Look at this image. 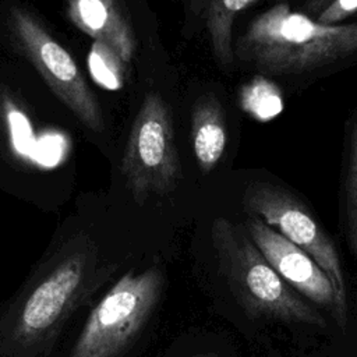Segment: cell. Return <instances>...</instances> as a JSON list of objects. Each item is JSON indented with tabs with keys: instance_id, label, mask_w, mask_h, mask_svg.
<instances>
[{
	"instance_id": "1",
	"label": "cell",
	"mask_w": 357,
	"mask_h": 357,
	"mask_svg": "<svg viewBox=\"0 0 357 357\" xmlns=\"http://www.w3.org/2000/svg\"><path fill=\"white\" fill-rule=\"evenodd\" d=\"M124 264L86 229L59 236L0 305V357H64Z\"/></svg>"
},
{
	"instance_id": "2",
	"label": "cell",
	"mask_w": 357,
	"mask_h": 357,
	"mask_svg": "<svg viewBox=\"0 0 357 357\" xmlns=\"http://www.w3.org/2000/svg\"><path fill=\"white\" fill-rule=\"evenodd\" d=\"M234 59L271 75L303 74L357 53V22L328 25L276 3L236 40Z\"/></svg>"
},
{
	"instance_id": "3",
	"label": "cell",
	"mask_w": 357,
	"mask_h": 357,
	"mask_svg": "<svg viewBox=\"0 0 357 357\" xmlns=\"http://www.w3.org/2000/svg\"><path fill=\"white\" fill-rule=\"evenodd\" d=\"M211 241L220 272L241 308L254 318L325 328L324 315L271 266L244 227L219 216Z\"/></svg>"
},
{
	"instance_id": "4",
	"label": "cell",
	"mask_w": 357,
	"mask_h": 357,
	"mask_svg": "<svg viewBox=\"0 0 357 357\" xmlns=\"http://www.w3.org/2000/svg\"><path fill=\"white\" fill-rule=\"evenodd\" d=\"M165 284L158 264L121 272L89 308L64 357H128L149 326Z\"/></svg>"
},
{
	"instance_id": "5",
	"label": "cell",
	"mask_w": 357,
	"mask_h": 357,
	"mask_svg": "<svg viewBox=\"0 0 357 357\" xmlns=\"http://www.w3.org/2000/svg\"><path fill=\"white\" fill-rule=\"evenodd\" d=\"M121 173L132 198L172 192L181 180L174 126L166 100L148 92L132 121L121 159Z\"/></svg>"
},
{
	"instance_id": "6",
	"label": "cell",
	"mask_w": 357,
	"mask_h": 357,
	"mask_svg": "<svg viewBox=\"0 0 357 357\" xmlns=\"http://www.w3.org/2000/svg\"><path fill=\"white\" fill-rule=\"evenodd\" d=\"M243 206L248 216L262 220L322 268L335 289L342 311L347 314L346 280L340 255L310 209L286 188L266 181H254L245 187Z\"/></svg>"
},
{
	"instance_id": "7",
	"label": "cell",
	"mask_w": 357,
	"mask_h": 357,
	"mask_svg": "<svg viewBox=\"0 0 357 357\" xmlns=\"http://www.w3.org/2000/svg\"><path fill=\"white\" fill-rule=\"evenodd\" d=\"M13 29L25 56L56 96L91 130H103L100 107L71 54L25 10L13 8Z\"/></svg>"
},
{
	"instance_id": "8",
	"label": "cell",
	"mask_w": 357,
	"mask_h": 357,
	"mask_svg": "<svg viewBox=\"0 0 357 357\" xmlns=\"http://www.w3.org/2000/svg\"><path fill=\"white\" fill-rule=\"evenodd\" d=\"M244 229L265 259L294 291L331 312L336 324L344 328L347 314L342 311L328 275L307 252L257 218L248 216Z\"/></svg>"
},
{
	"instance_id": "9",
	"label": "cell",
	"mask_w": 357,
	"mask_h": 357,
	"mask_svg": "<svg viewBox=\"0 0 357 357\" xmlns=\"http://www.w3.org/2000/svg\"><path fill=\"white\" fill-rule=\"evenodd\" d=\"M68 14L79 29L106 43L121 61H131L134 35L114 0H70Z\"/></svg>"
},
{
	"instance_id": "10",
	"label": "cell",
	"mask_w": 357,
	"mask_h": 357,
	"mask_svg": "<svg viewBox=\"0 0 357 357\" xmlns=\"http://www.w3.org/2000/svg\"><path fill=\"white\" fill-rule=\"evenodd\" d=\"M190 117L192 152L199 170L208 174L220 162L226 149L227 130L225 112L219 99L208 93L195 100Z\"/></svg>"
},
{
	"instance_id": "11",
	"label": "cell",
	"mask_w": 357,
	"mask_h": 357,
	"mask_svg": "<svg viewBox=\"0 0 357 357\" xmlns=\"http://www.w3.org/2000/svg\"><path fill=\"white\" fill-rule=\"evenodd\" d=\"M259 0H191V7L202 20L212 54L225 68L234 64L233 25L245 8Z\"/></svg>"
},
{
	"instance_id": "12",
	"label": "cell",
	"mask_w": 357,
	"mask_h": 357,
	"mask_svg": "<svg viewBox=\"0 0 357 357\" xmlns=\"http://www.w3.org/2000/svg\"><path fill=\"white\" fill-rule=\"evenodd\" d=\"M240 107L258 121H269L283 110V98L275 82L257 75L238 92Z\"/></svg>"
},
{
	"instance_id": "13",
	"label": "cell",
	"mask_w": 357,
	"mask_h": 357,
	"mask_svg": "<svg viewBox=\"0 0 357 357\" xmlns=\"http://www.w3.org/2000/svg\"><path fill=\"white\" fill-rule=\"evenodd\" d=\"M344 226L349 248L357 264V120L351 131L344 180Z\"/></svg>"
},
{
	"instance_id": "14",
	"label": "cell",
	"mask_w": 357,
	"mask_h": 357,
	"mask_svg": "<svg viewBox=\"0 0 357 357\" xmlns=\"http://www.w3.org/2000/svg\"><path fill=\"white\" fill-rule=\"evenodd\" d=\"M88 60L91 73L100 85L107 89L123 85V61L106 43L95 40Z\"/></svg>"
},
{
	"instance_id": "15",
	"label": "cell",
	"mask_w": 357,
	"mask_h": 357,
	"mask_svg": "<svg viewBox=\"0 0 357 357\" xmlns=\"http://www.w3.org/2000/svg\"><path fill=\"white\" fill-rule=\"evenodd\" d=\"M357 11V0H332L318 14L321 24L336 25Z\"/></svg>"
},
{
	"instance_id": "16",
	"label": "cell",
	"mask_w": 357,
	"mask_h": 357,
	"mask_svg": "<svg viewBox=\"0 0 357 357\" xmlns=\"http://www.w3.org/2000/svg\"><path fill=\"white\" fill-rule=\"evenodd\" d=\"M8 116H10V123L13 124V127H18L20 124H22L24 123V120L25 119H22L24 116L21 114V113H18V112H13V114L11 113H8ZM29 134H31V130H29V127L28 128H24V130H18V134H15L14 135V144H15V146L20 149V152H26L28 151V148H29Z\"/></svg>"
},
{
	"instance_id": "17",
	"label": "cell",
	"mask_w": 357,
	"mask_h": 357,
	"mask_svg": "<svg viewBox=\"0 0 357 357\" xmlns=\"http://www.w3.org/2000/svg\"><path fill=\"white\" fill-rule=\"evenodd\" d=\"M328 3H329V0H304V6H305L307 10H310L311 13H315V11H318V10H322Z\"/></svg>"
},
{
	"instance_id": "18",
	"label": "cell",
	"mask_w": 357,
	"mask_h": 357,
	"mask_svg": "<svg viewBox=\"0 0 357 357\" xmlns=\"http://www.w3.org/2000/svg\"><path fill=\"white\" fill-rule=\"evenodd\" d=\"M185 357H218L216 353H197V354H190V356H185Z\"/></svg>"
}]
</instances>
